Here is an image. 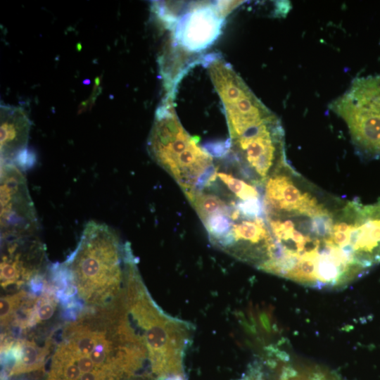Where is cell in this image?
<instances>
[{"mask_svg": "<svg viewBox=\"0 0 380 380\" xmlns=\"http://www.w3.org/2000/svg\"><path fill=\"white\" fill-rule=\"evenodd\" d=\"M15 364L11 374L36 370L42 366L46 352L34 343L26 341L13 350Z\"/></svg>", "mask_w": 380, "mask_h": 380, "instance_id": "cell-10", "label": "cell"}, {"mask_svg": "<svg viewBox=\"0 0 380 380\" xmlns=\"http://www.w3.org/2000/svg\"><path fill=\"white\" fill-rule=\"evenodd\" d=\"M241 3H190L185 12L167 26L172 32L170 40L189 54L199 53L217 39L226 15Z\"/></svg>", "mask_w": 380, "mask_h": 380, "instance_id": "cell-7", "label": "cell"}, {"mask_svg": "<svg viewBox=\"0 0 380 380\" xmlns=\"http://www.w3.org/2000/svg\"><path fill=\"white\" fill-rule=\"evenodd\" d=\"M72 353L74 356L76 365L82 372L86 373L94 370L95 365L89 356H85L80 354H75L72 352Z\"/></svg>", "mask_w": 380, "mask_h": 380, "instance_id": "cell-16", "label": "cell"}, {"mask_svg": "<svg viewBox=\"0 0 380 380\" xmlns=\"http://www.w3.org/2000/svg\"><path fill=\"white\" fill-rule=\"evenodd\" d=\"M261 194L253 182L223 181L215 167L203 186L186 197L211 243L253 265L264 256L270 239Z\"/></svg>", "mask_w": 380, "mask_h": 380, "instance_id": "cell-2", "label": "cell"}, {"mask_svg": "<svg viewBox=\"0 0 380 380\" xmlns=\"http://www.w3.org/2000/svg\"><path fill=\"white\" fill-rule=\"evenodd\" d=\"M147 150L186 196L203 186L215 170L214 158L184 128L170 96L163 99L156 111Z\"/></svg>", "mask_w": 380, "mask_h": 380, "instance_id": "cell-3", "label": "cell"}, {"mask_svg": "<svg viewBox=\"0 0 380 380\" xmlns=\"http://www.w3.org/2000/svg\"><path fill=\"white\" fill-rule=\"evenodd\" d=\"M262 205L270 246L262 270L318 290L343 289L369 272L359 201L295 175L279 181Z\"/></svg>", "mask_w": 380, "mask_h": 380, "instance_id": "cell-1", "label": "cell"}, {"mask_svg": "<svg viewBox=\"0 0 380 380\" xmlns=\"http://www.w3.org/2000/svg\"><path fill=\"white\" fill-rule=\"evenodd\" d=\"M200 63L222 104L229 141L251 134L279 118L251 91L221 55L210 53Z\"/></svg>", "mask_w": 380, "mask_h": 380, "instance_id": "cell-5", "label": "cell"}, {"mask_svg": "<svg viewBox=\"0 0 380 380\" xmlns=\"http://www.w3.org/2000/svg\"><path fill=\"white\" fill-rule=\"evenodd\" d=\"M103 336L99 333L79 331L67 346L75 354L89 356Z\"/></svg>", "mask_w": 380, "mask_h": 380, "instance_id": "cell-11", "label": "cell"}, {"mask_svg": "<svg viewBox=\"0 0 380 380\" xmlns=\"http://www.w3.org/2000/svg\"><path fill=\"white\" fill-rule=\"evenodd\" d=\"M68 264L79 290L86 296L96 291H112L122 275L118 236L106 224L89 222Z\"/></svg>", "mask_w": 380, "mask_h": 380, "instance_id": "cell-4", "label": "cell"}, {"mask_svg": "<svg viewBox=\"0 0 380 380\" xmlns=\"http://www.w3.org/2000/svg\"><path fill=\"white\" fill-rule=\"evenodd\" d=\"M23 296V293H20L1 298L0 317L1 325L6 324L9 321Z\"/></svg>", "mask_w": 380, "mask_h": 380, "instance_id": "cell-13", "label": "cell"}, {"mask_svg": "<svg viewBox=\"0 0 380 380\" xmlns=\"http://www.w3.org/2000/svg\"><path fill=\"white\" fill-rule=\"evenodd\" d=\"M0 184L1 239L36 236L39 224L22 170L1 164Z\"/></svg>", "mask_w": 380, "mask_h": 380, "instance_id": "cell-8", "label": "cell"}, {"mask_svg": "<svg viewBox=\"0 0 380 380\" xmlns=\"http://www.w3.org/2000/svg\"><path fill=\"white\" fill-rule=\"evenodd\" d=\"M109 353L108 343L106 341L104 336H103L94 350L89 354V357L91 358L94 365L99 367H103L106 361L108 359Z\"/></svg>", "mask_w": 380, "mask_h": 380, "instance_id": "cell-14", "label": "cell"}, {"mask_svg": "<svg viewBox=\"0 0 380 380\" xmlns=\"http://www.w3.org/2000/svg\"><path fill=\"white\" fill-rule=\"evenodd\" d=\"M330 108L346 123L359 153L380 158V74L355 79Z\"/></svg>", "mask_w": 380, "mask_h": 380, "instance_id": "cell-6", "label": "cell"}, {"mask_svg": "<svg viewBox=\"0 0 380 380\" xmlns=\"http://www.w3.org/2000/svg\"><path fill=\"white\" fill-rule=\"evenodd\" d=\"M54 303L51 300H43L37 306L33 315V320L35 322L44 321L50 319L54 312Z\"/></svg>", "mask_w": 380, "mask_h": 380, "instance_id": "cell-15", "label": "cell"}, {"mask_svg": "<svg viewBox=\"0 0 380 380\" xmlns=\"http://www.w3.org/2000/svg\"><path fill=\"white\" fill-rule=\"evenodd\" d=\"M0 275L1 284L4 287L13 284L23 277L15 262L4 255L0 265Z\"/></svg>", "mask_w": 380, "mask_h": 380, "instance_id": "cell-12", "label": "cell"}, {"mask_svg": "<svg viewBox=\"0 0 380 380\" xmlns=\"http://www.w3.org/2000/svg\"><path fill=\"white\" fill-rule=\"evenodd\" d=\"M30 127L23 108L1 105V164H12L24 170L35 162L34 154L27 148Z\"/></svg>", "mask_w": 380, "mask_h": 380, "instance_id": "cell-9", "label": "cell"}]
</instances>
